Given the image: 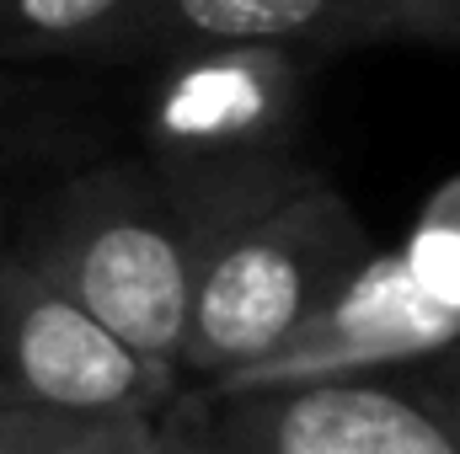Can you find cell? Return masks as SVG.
<instances>
[{"label":"cell","instance_id":"11","mask_svg":"<svg viewBox=\"0 0 460 454\" xmlns=\"http://www.w3.org/2000/svg\"><path fill=\"white\" fill-rule=\"evenodd\" d=\"M11 214H16V188L0 177V246L11 240Z\"/></svg>","mask_w":460,"mask_h":454},{"label":"cell","instance_id":"1","mask_svg":"<svg viewBox=\"0 0 460 454\" xmlns=\"http://www.w3.org/2000/svg\"><path fill=\"white\" fill-rule=\"evenodd\" d=\"M311 171L300 155L246 171H177L139 150L97 155L16 198L5 246L128 353L177 380L188 300L209 246Z\"/></svg>","mask_w":460,"mask_h":454},{"label":"cell","instance_id":"3","mask_svg":"<svg viewBox=\"0 0 460 454\" xmlns=\"http://www.w3.org/2000/svg\"><path fill=\"white\" fill-rule=\"evenodd\" d=\"M172 412L230 454H460V342L322 385H182Z\"/></svg>","mask_w":460,"mask_h":454},{"label":"cell","instance_id":"6","mask_svg":"<svg viewBox=\"0 0 460 454\" xmlns=\"http://www.w3.org/2000/svg\"><path fill=\"white\" fill-rule=\"evenodd\" d=\"M155 32L182 43H434L460 48V0H161Z\"/></svg>","mask_w":460,"mask_h":454},{"label":"cell","instance_id":"4","mask_svg":"<svg viewBox=\"0 0 460 454\" xmlns=\"http://www.w3.org/2000/svg\"><path fill=\"white\" fill-rule=\"evenodd\" d=\"M305 59L284 43H188L150 86L139 155L177 171L295 161Z\"/></svg>","mask_w":460,"mask_h":454},{"label":"cell","instance_id":"9","mask_svg":"<svg viewBox=\"0 0 460 454\" xmlns=\"http://www.w3.org/2000/svg\"><path fill=\"white\" fill-rule=\"evenodd\" d=\"M407 289L423 300V310L460 337V177L434 188V198L418 209L402 246H391Z\"/></svg>","mask_w":460,"mask_h":454},{"label":"cell","instance_id":"8","mask_svg":"<svg viewBox=\"0 0 460 454\" xmlns=\"http://www.w3.org/2000/svg\"><path fill=\"white\" fill-rule=\"evenodd\" d=\"M161 0H0V59L81 54L113 38L155 32Z\"/></svg>","mask_w":460,"mask_h":454},{"label":"cell","instance_id":"7","mask_svg":"<svg viewBox=\"0 0 460 454\" xmlns=\"http://www.w3.org/2000/svg\"><path fill=\"white\" fill-rule=\"evenodd\" d=\"M166 406H5L0 454H161Z\"/></svg>","mask_w":460,"mask_h":454},{"label":"cell","instance_id":"10","mask_svg":"<svg viewBox=\"0 0 460 454\" xmlns=\"http://www.w3.org/2000/svg\"><path fill=\"white\" fill-rule=\"evenodd\" d=\"M161 454H230V450H220L215 439H204L193 423H182V417L166 406V444H161Z\"/></svg>","mask_w":460,"mask_h":454},{"label":"cell","instance_id":"2","mask_svg":"<svg viewBox=\"0 0 460 454\" xmlns=\"http://www.w3.org/2000/svg\"><path fill=\"white\" fill-rule=\"evenodd\" d=\"M369 251V225L322 171L235 220L193 278L177 380L209 385L279 347L358 273Z\"/></svg>","mask_w":460,"mask_h":454},{"label":"cell","instance_id":"5","mask_svg":"<svg viewBox=\"0 0 460 454\" xmlns=\"http://www.w3.org/2000/svg\"><path fill=\"white\" fill-rule=\"evenodd\" d=\"M182 385L128 353L0 246V412L5 406H172Z\"/></svg>","mask_w":460,"mask_h":454}]
</instances>
